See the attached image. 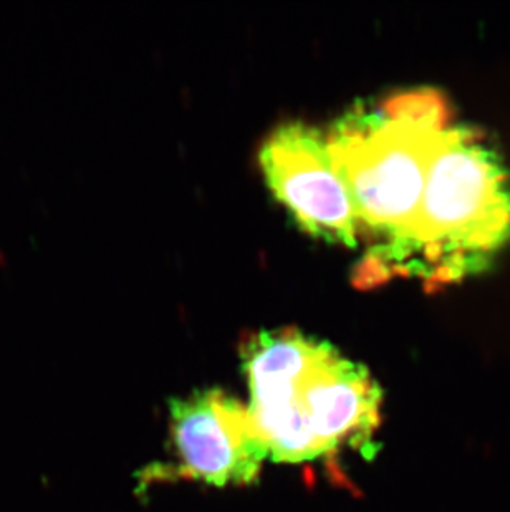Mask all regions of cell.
<instances>
[{"label":"cell","mask_w":510,"mask_h":512,"mask_svg":"<svg viewBox=\"0 0 510 512\" xmlns=\"http://www.w3.org/2000/svg\"><path fill=\"white\" fill-rule=\"evenodd\" d=\"M242 358L247 408L274 463H310L343 448L375 453L383 393L361 365L297 330L254 335Z\"/></svg>","instance_id":"cell-1"},{"label":"cell","mask_w":510,"mask_h":512,"mask_svg":"<svg viewBox=\"0 0 510 512\" xmlns=\"http://www.w3.org/2000/svg\"><path fill=\"white\" fill-rule=\"evenodd\" d=\"M449 123L444 98L418 90L391 97L376 112L350 113L327 133L358 224L380 237L353 276L358 287L401 276L429 166Z\"/></svg>","instance_id":"cell-2"},{"label":"cell","mask_w":510,"mask_h":512,"mask_svg":"<svg viewBox=\"0 0 510 512\" xmlns=\"http://www.w3.org/2000/svg\"><path fill=\"white\" fill-rule=\"evenodd\" d=\"M510 241V176L496 151L449 123L429 166L401 276L428 284L486 269Z\"/></svg>","instance_id":"cell-3"},{"label":"cell","mask_w":510,"mask_h":512,"mask_svg":"<svg viewBox=\"0 0 510 512\" xmlns=\"http://www.w3.org/2000/svg\"><path fill=\"white\" fill-rule=\"evenodd\" d=\"M270 189L302 228L328 241L357 244L358 218L348 188L338 176L327 133L305 123H285L259 151Z\"/></svg>","instance_id":"cell-4"},{"label":"cell","mask_w":510,"mask_h":512,"mask_svg":"<svg viewBox=\"0 0 510 512\" xmlns=\"http://www.w3.org/2000/svg\"><path fill=\"white\" fill-rule=\"evenodd\" d=\"M179 473L214 486L254 483L269 451L247 405L221 390L171 401Z\"/></svg>","instance_id":"cell-5"}]
</instances>
